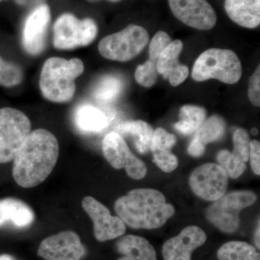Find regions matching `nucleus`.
I'll list each match as a JSON object with an SVG mask.
<instances>
[{"mask_svg":"<svg viewBox=\"0 0 260 260\" xmlns=\"http://www.w3.org/2000/svg\"><path fill=\"white\" fill-rule=\"evenodd\" d=\"M59 143L51 132L31 131L13 159V176L18 185L32 188L45 181L59 158Z\"/></svg>","mask_w":260,"mask_h":260,"instance_id":"obj_1","label":"nucleus"},{"mask_svg":"<svg viewBox=\"0 0 260 260\" xmlns=\"http://www.w3.org/2000/svg\"><path fill=\"white\" fill-rule=\"evenodd\" d=\"M114 210L125 225L134 229H158L175 214V208L167 203L160 191L133 189L116 200Z\"/></svg>","mask_w":260,"mask_h":260,"instance_id":"obj_2","label":"nucleus"},{"mask_svg":"<svg viewBox=\"0 0 260 260\" xmlns=\"http://www.w3.org/2000/svg\"><path fill=\"white\" fill-rule=\"evenodd\" d=\"M83 72V61L78 58H49L43 65L39 80L43 96L52 102H70L76 90L75 80Z\"/></svg>","mask_w":260,"mask_h":260,"instance_id":"obj_3","label":"nucleus"},{"mask_svg":"<svg viewBox=\"0 0 260 260\" xmlns=\"http://www.w3.org/2000/svg\"><path fill=\"white\" fill-rule=\"evenodd\" d=\"M242 74V64L237 54L229 49H210L195 61L191 77L197 82L216 79L224 83H237Z\"/></svg>","mask_w":260,"mask_h":260,"instance_id":"obj_4","label":"nucleus"},{"mask_svg":"<svg viewBox=\"0 0 260 260\" xmlns=\"http://www.w3.org/2000/svg\"><path fill=\"white\" fill-rule=\"evenodd\" d=\"M255 193L251 191H234L215 200L208 207L205 216L220 232L233 234L240 225V213L256 201Z\"/></svg>","mask_w":260,"mask_h":260,"instance_id":"obj_5","label":"nucleus"},{"mask_svg":"<svg viewBox=\"0 0 260 260\" xmlns=\"http://www.w3.org/2000/svg\"><path fill=\"white\" fill-rule=\"evenodd\" d=\"M99 28L93 19L80 20L72 13L58 17L53 26V45L60 50L86 47L97 37Z\"/></svg>","mask_w":260,"mask_h":260,"instance_id":"obj_6","label":"nucleus"},{"mask_svg":"<svg viewBox=\"0 0 260 260\" xmlns=\"http://www.w3.org/2000/svg\"><path fill=\"white\" fill-rule=\"evenodd\" d=\"M30 133L31 123L21 111L0 109V164L13 160Z\"/></svg>","mask_w":260,"mask_h":260,"instance_id":"obj_7","label":"nucleus"},{"mask_svg":"<svg viewBox=\"0 0 260 260\" xmlns=\"http://www.w3.org/2000/svg\"><path fill=\"white\" fill-rule=\"evenodd\" d=\"M149 34L143 27L129 24L121 31L110 34L99 44L101 55L113 61H129L140 54L149 42Z\"/></svg>","mask_w":260,"mask_h":260,"instance_id":"obj_8","label":"nucleus"},{"mask_svg":"<svg viewBox=\"0 0 260 260\" xmlns=\"http://www.w3.org/2000/svg\"><path fill=\"white\" fill-rule=\"evenodd\" d=\"M103 153L116 169H125L128 177L135 180L143 179L147 174L145 162L135 156L124 138L116 132L106 135L102 143Z\"/></svg>","mask_w":260,"mask_h":260,"instance_id":"obj_9","label":"nucleus"},{"mask_svg":"<svg viewBox=\"0 0 260 260\" xmlns=\"http://www.w3.org/2000/svg\"><path fill=\"white\" fill-rule=\"evenodd\" d=\"M189 183L197 196L213 202L226 192L229 176L219 164L208 162L195 169L189 177Z\"/></svg>","mask_w":260,"mask_h":260,"instance_id":"obj_10","label":"nucleus"},{"mask_svg":"<svg viewBox=\"0 0 260 260\" xmlns=\"http://www.w3.org/2000/svg\"><path fill=\"white\" fill-rule=\"evenodd\" d=\"M51 20L50 8L46 3L34 7L25 18L22 44L24 50L30 55H39L45 50Z\"/></svg>","mask_w":260,"mask_h":260,"instance_id":"obj_11","label":"nucleus"},{"mask_svg":"<svg viewBox=\"0 0 260 260\" xmlns=\"http://www.w3.org/2000/svg\"><path fill=\"white\" fill-rule=\"evenodd\" d=\"M82 206L93 221L94 236L99 242L113 240L125 234L126 225L123 220L119 217L112 216L107 207L93 197H85Z\"/></svg>","mask_w":260,"mask_h":260,"instance_id":"obj_12","label":"nucleus"},{"mask_svg":"<svg viewBox=\"0 0 260 260\" xmlns=\"http://www.w3.org/2000/svg\"><path fill=\"white\" fill-rule=\"evenodd\" d=\"M168 1L174 16L191 28L208 30L216 24V13L207 0Z\"/></svg>","mask_w":260,"mask_h":260,"instance_id":"obj_13","label":"nucleus"},{"mask_svg":"<svg viewBox=\"0 0 260 260\" xmlns=\"http://www.w3.org/2000/svg\"><path fill=\"white\" fill-rule=\"evenodd\" d=\"M37 254L46 260H80L85 254V248L79 236L68 231L46 238Z\"/></svg>","mask_w":260,"mask_h":260,"instance_id":"obj_14","label":"nucleus"},{"mask_svg":"<svg viewBox=\"0 0 260 260\" xmlns=\"http://www.w3.org/2000/svg\"><path fill=\"white\" fill-rule=\"evenodd\" d=\"M207 240V235L201 228L189 225L179 235L168 239L162 247L164 260H191V255Z\"/></svg>","mask_w":260,"mask_h":260,"instance_id":"obj_15","label":"nucleus"},{"mask_svg":"<svg viewBox=\"0 0 260 260\" xmlns=\"http://www.w3.org/2000/svg\"><path fill=\"white\" fill-rule=\"evenodd\" d=\"M233 143L234 150L232 153L227 150H220L216 159L228 176L236 179L242 176L246 169L250 143L249 133L243 128H238L233 134Z\"/></svg>","mask_w":260,"mask_h":260,"instance_id":"obj_16","label":"nucleus"},{"mask_svg":"<svg viewBox=\"0 0 260 260\" xmlns=\"http://www.w3.org/2000/svg\"><path fill=\"white\" fill-rule=\"evenodd\" d=\"M177 142V137L164 128H157L154 131L150 150L153 153V162L164 172L172 173L179 165L177 157L172 152Z\"/></svg>","mask_w":260,"mask_h":260,"instance_id":"obj_17","label":"nucleus"},{"mask_svg":"<svg viewBox=\"0 0 260 260\" xmlns=\"http://www.w3.org/2000/svg\"><path fill=\"white\" fill-rule=\"evenodd\" d=\"M224 8L234 23L246 28L260 24V0H225Z\"/></svg>","mask_w":260,"mask_h":260,"instance_id":"obj_18","label":"nucleus"},{"mask_svg":"<svg viewBox=\"0 0 260 260\" xmlns=\"http://www.w3.org/2000/svg\"><path fill=\"white\" fill-rule=\"evenodd\" d=\"M116 247L122 255L118 260H158L156 251L144 237L124 236L116 242Z\"/></svg>","mask_w":260,"mask_h":260,"instance_id":"obj_19","label":"nucleus"},{"mask_svg":"<svg viewBox=\"0 0 260 260\" xmlns=\"http://www.w3.org/2000/svg\"><path fill=\"white\" fill-rule=\"evenodd\" d=\"M35 219L34 211L22 200L8 198L0 200V227L12 223L18 228H25L32 224Z\"/></svg>","mask_w":260,"mask_h":260,"instance_id":"obj_20","label":"nucleus"},{"mask_svg":"<svg viewBox=\"0 0 260 260\" xmlns=\"http://www.w3.org/2000/svg\"><path fill=\"white\" fill-rule=\"evenodd\" d=\"M116 133L121 137H130L135 148L140 154L150 151L153 129L151 125L143 120L127 121L121 122L115 127Z\"/></svg>","mask_w":260,"mask_h":260,"instance_id":"obj_21","label":"nucleus"},{"mask_svg":"<svg viewBox=\"0 0 260 260\" xmlns=\"http://www.w3.org/2000/svg\"><path fill=\"white\" fill-rule=\"evenodd\" d=\"M77 128L83 133L102 132L109 125L107 115L98 108L89 104L80 106L75 114Z\"/></svg>","mask_w":260,"mask_h":260,"instance_id":"obj_22","label":"nucleus"},{"mask_svg":"<svg viewBox=\"0 0 260 260\" xmlns=\"http://www.w3.org/2000/svg\"><path fill=\"white\" fill-rule=\"evenodd\" d=\"M206 116L207 112L204 108L198 106H184L179 111V121L174 124V129L181 135L193 134L204 122Z\"/></svg>","mask_w":260,"mask_h":260,"instance_id":"obj_23","label":"nucleus"},{"mask_svg":"<svg viewBox=\"0 0 260 260\" xmlns=\"http://www.w3.org/2000/svg\"><path fill=\"white\" fill-rule=\"evenodd\" d=\"M218 260H260L255 246L240 241L225 243L217 251Z\"/></svg>","mask_w":260,"mask_h":260,"instance_id":"obj_24","label":"nucleus"},{"mask_svg":"<svg viewBox=\"0 0 260 260\" xmlns=\"http://www.w3.org/2000/svg\"><path fill=\"white\" fill-rule=\"evenodd\" d=\"M182 49L183 43L177 39L171 42L160 53L157 60L156 68L158 74L162 75L164 79H168L173 72L180 66L179 56Z\"/></svg>","mask_w":260,"mask_h":260,"instance_id":"obj_25","label":"nucleus"},{"mask_svg":"<svg viewBox=\"0 0 260 260\" xmlns=\"http://www.w3.org/2000/svg\"><path fill=\"white\" fill-rule=\"evenodd\" d=\"M226 129V123L223 117L219 115L210 116L194 133V137L206 145L218 141L224 136Z\"/></svg>","mask_w":260,"mask_h":260,"instance_id":"obj_26","label":"nucleus"},{"mask_svg":"<svg viewBox=\"0 0 260 260\" xmlns=\"http://www.w3.org/2000/svg\"><path fill=\"white\" fill-rule=\"evenodd\" d=\"M123 87L122 80L116 75H104L94 86L93 95L101 102H114L120 95Z\"/></svg>","mask_w":260,"mask_h":260,"instance_id":"obj_27","label":"nucleus"},{"mask_svg":"<svg viewBox=\"0 0 260 260\" xmlns=\"http://www.w3.org/2000/svg\"><path fill=\"white\" fill-rule=\"evenodd\" d=\"M24 78L21 67L7 61L0 56V85L11 88L22 83Z\"/></svg>","mask_w":260,"mask_h":260,"instance_id":"obj_28","label":"nucleus"},{"mask_svg":"<svg viewBox=\"0 0 260 260\" xmlns=\"http://www.w3.org/2000/svg\"><path fill=\"white\" fill-rule=\"evenodd\" d=\"M156 63L149 59L144 64L138 65L135 73L137 83L145 88L153 86L158 78Z\"/></svg>","mask_w":260,"mask_h":260,"instance_id":"obj_29","label":"nucleus"},{"mask_svg":"<svg viewBox=\"0 0 260 260\" xmlns=\"http://www.w3.org/2000/svg\"><path fill=\"white\" fill-rule=\"evenodd\" d=\"M172 42V39L167 32L162 30L157 32L152 39L149 46V55H150L149 59L157 62L160 53Z\"/></svg>","mask_w":260,"mask_h":260,"instance_id":"obj_30","label":"nucleus"},{"mask_svg":"<svg viewBox=\"0 0 260 260\" xmlns=\"http://www.w3.org/2000/svg\"><path fill=\"white\" fill-rule=\"evenodd\" d=\"M248 96L254 107H260V66L258 65L254 73L249 78Z\"/></svg>","mask_w":260,"mask_h":260,"instance_id":"obj_31","label":"nucleus"},{"mask_svg":"<svg viewBox=\"0 0 260 260\" xmlns=\"http://www.w3.org/2000/svg\"><path fill=\"white\" fill-rule=\"evenodd\" d=\"M251 169L256 175L260 174V143L258 140H253L249 143V155Z\"/></svg>","mask_w":260,"mask_h":260,"instance_id":"obj_32","label":"nucleus"},{"mask_svg":"<svg viewBox=\"0 0 260 260\" xmlns=\"http://www.w3.org/2000/svg\"><path fill=\"white\" fill-rule=\"evenodd\" d=\"M189 75V69L186 65L180 64V66L169 77L168 80L172 86L176 87L180 85L184 80L187 78Z\"/></svg>","mask_w":260,"mask_h":260,"instance_id":"obj_33","label":"nucleus"},{"mask_svg":"<svg viewBox=\"0 0 260 260\" xmlns=\"http://www.w3.org/2000/svg\"><path fill=\"white\" fill-rule=\"evenodd\" d=\"M187 152L191 156L194 158L202 156L205 152V145H203L201 142L197 139L196 138H193L190 144L187 148Z\"/></svg>","mask_w":260,"mask_h":260,"instance_id":"obj_34","label":"nucleus"},{"mask_svg":"<svg viewBox=\"0 0 260 260\" xmlns=\"http://www.w3.org/2000/svg\"><path fill=\"white\" fill-rule=\"evenodd\" d=\"M15 3L19 6L30 8V7L37 6V5L43 4L46 0H14Z\"/></svg>","mask_w":260,"mask_h":260,"instance_id":"obj_35","label":"nucleus"},{"mask_svg":"<svg viewBox=\"0 0 260 260\" xmlns=\"http://www.w3.org/2000/svg\"><path fill=\"white\" fill-rule=\"evenodd\" d=\"M260 225H259V220L258 221V226L256 227L255 232H254V244H255L256 249H257L258 250H259L260 249Z\"/></svg>","mask_w":260,"mask_h":260,"instance_id":"obj_36","label":"nucleus"},{"mask_svg":"<svg viewBox=\"0 0 260 260\" xmlns=\"http://www.w3.org/2000/svg\"><path fill=\"white\" fill-rule=\"evenodd\" d=\"M87 1L90 2V3H99V2L102 1V0H87ZM105 1L110 2V3H119V2L122 1V0H105Z\"/></svg>","mask_w":260,"mask_h":260,"instance_id":"obj_37","label":"nucleus"},{"mask_svg":"<svg viewBox=\"0 0 260 260\" xmlns=\"http://www.w3.org/2000/svg\"><path fill=\"white\" fill-rule=\"evenodd\" d=\"M0 260H13V257L11 256L8 255V254H3L0 255Z\"/></svg>","mask_w":260,"mask_h":260,"instance_id":"obj_38","label":"nucleus"},{"mask_svg":"<svg viewBox=\"0 0 260 260\" xmlns=\"http://www.w3.org/2000/svg\"><path fill=\"white\" fill-rule=\"evenodd\" d=\"M251 134L253 135H256L258 134V130L256 128H253L251 129Z\"/></svg>","mask_w":260,"mask_h":260,"instance_id":"obj_39","label":"nucleus"},{"mask_svg":"<svg viewBox=\"0 0 260 260\" xmlns=\"http://www.w3.org/2000/svg\"><path fill=\"white\" fill-rule=\"evenodd\" d=\"M2 1H3V0H0V3H1Z\"/></svg>","mask_w":260,"mask_h":260,"instance_id":"obj_40","label":"nucleus"}]
</instances>
